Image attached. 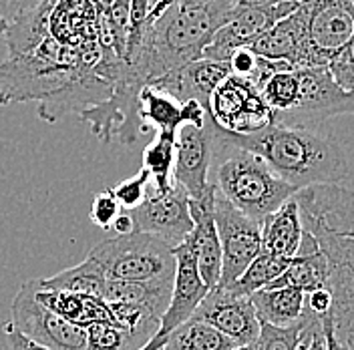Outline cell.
<instances>
[{
  "instance_id": "6da1fadb",
  "label": "cell",
  "mask_w": 354,
  "mask_h": 350,
  "mask_svg": "<svg viewBox=\"0 0 354 350\" xmlns=\"http://www.w3.org/2000/svg\"><path fill=\"white\" fill-rule=\"evenodd\" d=\"M236 4L234 0H171L165 8L151 12L143 44L131 63L123 65L119 81L141 91L199 61Z\"/></svg>"
},
{
  "instance_id": "7a4b0ae2",
  "label": "cell",
  "mask_w": 354,
  "mask_h": 350,
  "mask_svg": "<svg viewBox=\"0 0 354 350\" xmlns=\"http://www.w3.org/2000/svg\"><path fill=\"white\" fill-rule=\"evenodd\" d=\"M223 137L262 157L268 167L296 192L312 185H340L348 175V159L342 147L330 137L308 129H290L272 123L258 133L223 131Z\"/></svg>"
},
{
  "instance_id": "3957f363",
  "label": "cell",
  "mask_w": 354,
  "mask_h": 350,
  "mask_svg": "<svg viewBox=\"0 0 354 350\" xmlns=\"http://www.w3.org/2000/svg\"><path fill=\"white\" fill-rule=\"evenodd\" d=\"M209 183L243 216L262 223L296 194L274 174L262 157L230 143L216 125Z\"/></svg>"
},
{
  "instance_id": "277c9868",
  "label": "cell",
  "mask_w": 354,
  "mask_h": 350,
  "mask_svg": "<svg viewBox=\"0 0 354 350\" xmlns=\"http://www.w3.org/2000/svg\"><path fill=\"white\" fill-rule=\"evenodd\" d=\"M88 258L101 266L111 282H149L176 274L174 248L149 234L113 236L99 241Z\"/></svg>"
},
{
  "instance_id": "5b68a950",
  "label": "cell",
  "mask_w": 354,
  "mask_h": 350,
  "mask_svg": "<svg viewBox=\"0 0 354 350\" xmlns=\"http://www.w3.org/2000/svg\"><path fill=\"white\" fill-rule=\"evenodd\" d=\"M300 93L296 105L274 117V125L308 129L338 115H354V95L340 87L328 66L298 68Z\"/></svg>"
},
{
  "instance_id": "8992f818",
  "label": "cell",
  "mask_w": 354,
  "mask_h": 350,
  "mask_svg": "<svg viewBox=\"0 0 354 350\" xmlns=\"http://www.w3.org/2000/svg\"><path fill=\"white\" fill-rule=\"evenodd\" d=\"M214 221L221 246L220 288L234 284L262 252V225L214 190ZM216 286V288H218Z\"/></svg>"
},
{
  "instance_id": "52a82bcc",
  "label": "cell",
  "mask_w": 354,
  "mask_h": 350,
  "mask_svg": "<svg viewBox=\"0 0 354 350\" xmlns=\"http://www.w3.org/2000/svg\"><path fill=\"white\" fill-rule=\"evenodd\" d=\"M209 117L227 133L250 135L274 123V113L248 79L230 75L209 99Z\"/></svg>"
},
{
  "instance_id": "ba28073f",
  "label": "cell",
  "mask_w": 354,
  "mask_h": 350,
  "mask_svg": "<svg viewBox=\"0 0 354 350\" xmlns=\"http://www.w3.org/2000/svg\"><path fill=\"white\" fill-rule=\"evenodd\" d=\"M10 322L32 342L48 350H87V330L50 312L35 300L28 282L19 288L10 306Z\"/></svg>"
},
{
  "instance_id": "9c48e42d",
  "label": "cell",
  "mask_w": 354,
  "mask_h": 350,
  "mask_svg": "<svg viewBox=\"0 0 354 350\" xmlns=\"http://www.w3.org/2000/svg\"><path fill=\"white\" fill-rule=\"evenodd\" d=\"M298 6L296 4H242L238 2L234 10L230 12L225 24L214 35L212 43L203 50L201 59L227 63L230 57L243 46H252L256 39H260L266 30H270L276 22L286 19Z\"/></svg>"
},
{
  "instance_id": "30bf717a",
  "label": "cell",
  "mask_w": 354,
  "mask_h": 350,
  "mask_svg": "<svg viewBox=\"0 0 354 350\" xmlns=\"http://www.w3.org/2000/svg\"><path fill=\"white\" fill-rule=\"evenodd\" d=\"M214 131L216 123L212 117H207L203 127L181 125L177 129L174 183L194 201L205 199L214 194V185L209 183Z\"/></svg>"
},
{
  "instance_id": "8fae6325",
  "label": "cell",
  "mask_w": 354,
  "mask_h": 350,
  "mask_svg": "<svg viewBox=\"0 0 354 350\" xmlns=\"http://www.w3.org/2000/svg\"><path fill=\"white\" fill-rule=\"evenodd\" d=\"M308 4L306 41L312 66H328L354 39L353 0H312Z\"/></svg>"
},
{
  "instance_id": "7c38bea8",
  "label": "cell",
  "mask_w": 354,
  "mask_h": 350,
  "mask_svg": "<svg viewBox=\"0 0 354 350\" xmlns=\"http://www.w3.org/2000/svg\"><path fill=\"white\" fill-rule=\"evenodd\" d=\"M129 214L133 218V234H149L171 248L183 243L194 232L189 196L176 183L165 194H149Z\"/></svg>"
},
{
  "instance_id": "4fadbf2b",
  "label": "cell",
  "mask_w": 354,
  "mask_h": 350,
  "mask_svg": "<svg viewBox=\"0 0 354 350\" xmlns=\"http://www.w3.org/2000/svg\"><path fill=\"white\" fill-rule=\"evenodd\" d=\"M194 318L234 340L236 347L254 344L260 338V320L252 300L230 292L227 288L218 286L209 290L196 310Z\"/></svg>"
},
{
  "instance_id": "5bb4252c",
  "label": "cell",
  "mask_w": 354,
  "mask_h": 350,
  "mask_svg": "<svg viewBox=\"0 0 354 350\" xmlns=\"http://www.w3.org/2000/svg\"><path fill=\"white\" fill-rule=\"evenodd\" d=\"M306 21H308V4H300L292 15L276 22L248 48L266 61L286 63L294 68L312 66L308 41H306Z\"/></svg>"
},
{
  "instance_id": "9a60e30c",
  "label": "cell",
  "mask_w": 354,
  "mask_h": 350,
  "mask_svg": "<svg viewBox=\"0 0 354 350\" xmlns=\"http://www.w3.org/2000/svg\"><path fill=\"white\" fill-rule=\"evenodd\" d=\"M174 256H176V274H174V286H171V300L161 318V329H159V332L163 334H169L171 330H176L189 318H194L201 300L209 292V288L203 284L199 276L196 256H194L189 241L185 240L183 243L176 246Z\"/></svg>"
},
{
  "instance_id": "2e32d148",
  "label": "cell",
  "mask_w": 354,
  "mask_h": 350,
  "mask_svg": "<svg viewBox=\"0 0 354 350\" xmlns=\"http://www.w3.org/2000/svg\"><path fill=\"white\" fill-rule=\"evenodd\" d=\"M300 218L312 219L338 236L354 238V190L342 185H312L294 194Z\"/></svg>"
},
{
  "instance_id": "e0dca14e",
  "label": "cell",
  "mask_w": 354,
  "mask_h": 350,
  "mask_svg": "<svg viewBox=\"0 0 354 350\" xmlns=\"http://www.w3.org/2000/svg\"><path fill=\"white\" fill-rule=\"evenodd\" d=\"M232 75L227 63H218L209 59H199L176 73L151 83L153 87L169 93L179 103L198 101L205 111H209V99L214 91Z\"/></svg>"
},
{
  "instance_id": "ac0fdd59",
  "label": "cell",
  "mask_w": 354,
  "mask_h": 350,
  "mask_svg": "<svg viewBox=\"0 0 354 350\" xmlns=\"http://www.w3.org/2000/svg\"><path fill=\"white\" fill-rule=\"evenodd\" d=\"M189 214L194 219V232L187 241L194 250L203 284L214 290L220 284L221 276V246L214 221V194L199 201L189 199Z\"/></svg>"
},
{
  "instance_id": "d6986e66",
  "label": "cell",
  "mask_w": 354,
  "mask_h": 350,
  "mask_svg": "<svg viewBox=\"0 0 354 350\" xmlns=\"http://www.w3.org/2000/svg\"><path fill=\"white\" fill-rule=\"evenodd\" d=\"M260 225H262L264 254L284 260H292L294 256H298L304 236V225H302L296 197H290L286 203H282L276 212H272Z\"/></svg>"
},
{
  "instance_id": "ffe728a7",
  "label": "cell",
  "mask_w": 354,
  "mask_h": 350,
  "mask_svg": "<svg viewBox=\"0 0 354 350\" xmlns=\"http://www.w3.org/2000/svg\"><path fill=\"white\" fill-rule=\"evenodd\" d=\"M28 288L37 302H41L50 312L59 314L68 322L87 329L95 322H109V306L99 296L88 294H73V292H55V290H41L35 280H28Z\"/></svg>"
},
{
  "instance_id": "44dd1931",
  "label": "cell",
  "mask_w": 354,
  "mask_h": 350,
  "mask_svg": "<svg viewBox=\"0 0 354 350\" xmlns=\"http://www.w3.org/2000/svg\"><path fill=\"white\" fill-rule=\"evenodd\" d=\"M274 288H296L306 296L316 290L328 288V266L308 232L302 236L298 256L290 260V266L266 290Z\"/></svg>"
},
{
  "instance_id": "7402d4cb",
  "label": "cell",
  "mask_w": 354,
  "mask_h": 350,
  "mask_svg": "<svg viewBox=\"0 0 354 350\" xmlns=\"http://www.w3.org/2000/svg\"><path fill=\"white\" fill-rule=\"evenodd\" d=\"M137 123L139 133L155 129L163 135H177L181 127V103L169 93L145 85L137 97Z\"/></svg>"
},
{
  "instance_id": "603a6c76",
  "label": "cell",
  "mask_w": 354,
  "mask_h": 350,
  "mask_svg": "<svg viewBox=\"0 0 354 350\" xmlns=\"http://www.w3.org/2000/svg\"><path fill=\"white\" fill-rule=\"evenodd\" d=\"M256 308L258 320L264 324H272L278 329L294 326L302 320L306 294L296 288H274V290H260L250 296Z\"/></svg>"
},
{
  "instance_id": "cb8c5ba5",
  "label": "cell",
  "mask_w": 354,
  "mask_h": 350,
  "mask_svg": "<svg viewBox=\"0 0 354 350\" xmlns=\"http://www.w3.org/2000/svg\"><path fill=\"white\" fill-rule=\"evenodd\" d=\"M174 278H161L149 282H111L107 280L103 300L105 302H135L149 308L155 316L163 318L171 300Z\"/></svg>"
},
{
  "instance_id": "d4e9b609",
  "label": "cell",
  "mask_w": 354,
  "mask_h": 350,
  "mask_svg": "<svg viewBox=\"0 0 354 350\" xmlns=\"http://www.w3.org/2000/svg\"><path fill=\"white\" fill-rule=\"evenodd\" d=\"M37 288L41 290H55V292H73V294H88L103 298L107 278L101 270V266L93 258H85L81 264L61 270L55 276L48 278H37Z\"/></svg>"
},
{
  "instance_id": "484cf974",
  "label": "cell",
  "mask_w": 354,
  "mask_h": 350,
  "mask_svg": "<svg viewBox=\"0 0 354 350\" xmlns=\"http://www.w3.org/2000/svg\"><path fill=\"white\" fill-rule=\"evenodd\" d=\"M111 320L129 334L135 347H145L161 329V318L135 302H107Z\"/></svg>"
},
{
  "instance_id": "4316f807",
  "label": "cell",
  "mask_w": 354,
  "mask_h": 350,
  "mask_svg": "<svg viewBox=\"0 0 354 350\" xmlns=\"http://www.w3.org/2000/svg\"><path fill=\"white\" fill-rule=\"evenodd\" d=\"M236 349V342L212 329L209 324L189 318L181 326L167 334L163 350H230Z\"/></svg>"
},
{
  "instance_id": "83f0119b",
  "label": "cell",
  "mask_w": 354,
  "mask_h": 350,
  "mask_svg": "<svg viewBox=\"0 0 354 350\" xmlns=\"http://www.w3.org/2000/svg\"><path fill=\"white\" fill-rule=\"evenodd\" d=\"M176 163V135L157 133L143 151V169H147L155 183V194H165L174 187Z\"/></svg>"
},
{
  "instance_id": "f1b7e54d",
  "label": "cell",
  "mask_w": 354,
  "mask_h": 350,
  "mask_svg": "<svg viewBox=\"0 0 354 350\" xmlns=\"http://www.w3.org/2000/svg\"><path fill=\"white\" fill-rule=\"evenodd\" d=\"M288 266H290V260L276 258V256H270V254L260 252L258 258L245 268V272H243L242 276L234 284L225 286V288L230 292L238 294V296L250 298L252 294H256L260 290H266L286 270Z\"/></svg>"
},
{
  "instance_id": "f546056e",
  "label": "cell",
  "mask_w": 354,
  "mask_h": 350,
  "mask_svg": "<svg viewBox=\"0 0 354 350\" xmlns=\"http://www.w3.org/2000/svg\"><path fill=\"white\" fill-rule=\"evenodd\" d=\"M87 350H137L129 334L113 320L95 322L87 329Z\"/></svg>"
},
{
  "instance_id": "4dcf8cb0",
  "label": "cell",
  "mask_w": 354,
  "mask_h": 350,
  "mask_svg": "<svg viewBox=\"0 0 354 350\" xmlns=\"http://www.w3.org/2000/svg\"><path fill=\"white\" fill-rule=\"evenodd\" d=\"M149 181H151V175L147 169H139V174H135L129 179H123L119 181L117 185H113V194L117 197L119 205L127 212L135 210L137 205H141L145 201V197L149 196Z\"/></svg>"
},
{
  "instance_id": "1f68e13d",
  "label": "cell",
  "mask_w": 354,
  "mask_h": 350,
  "mask_svg": "<svg viewBox=\"0 0 354 350\" xmlns=\"http://www.w3.org/2000/svg\"><path fill=\"white\" fill-rule=\"evenodd\" d=\"M302 329H304V320L288 329H278L260 322V338H258L260 350H298Z\"/></svg>"
},
{
  "instance_id": "d6a6232c",
  "label": "cell",
  "mask_w": 354,
  "mask_h": 350,
  "mask_svg": "<svg viewBox=\"0 0 354 350\" xmlns=\"http://www.w3.org/2000/svg\"><path fill=\"white\" fill-rule=\"evenodd\" d=\"M330 314L336 338L346 350H354V296L332 300Z\"/></svg>"
},
{
  "instance_id": "836d02e7",
  "label": "cell",
  "mask_w": 354,
  "mask_h": 350,
  "mask_svg": "<svg viewBox=\"0 0 354 350\" xmlns=\"http://www.w3.org/2000/svg\"><path fill=\"white\" fill-rule=\"evenodd\" d=\"M121 205L117 201V197L113 194V187H107L99 194H95L93 203H91V221L101 228V230H111L113 221L121 214Z\"/></svg>"
},
{
  "instance_id": "e575fe53",
  "label": "cell",
  "mask_w": 354,
  "mask_h": 350,
  "mask_svg": "<svg viewBox=\"0 0 354 350\" xmlns=\"http://www.w3.org/2000/svg\"><path fill=\"white\" fill-rule=\"evenodd\" d=\"M328 71L340 87L354 95V39L334 57Z\"/></svg>"
},
{
  "instance_id": "d590c367",
  "label": "cell",
  "mask_w": 354,
  "mask_h": 350,
  "mask_svg": "<svg viewBox=\"0 0 354 350\" xmlns=\"http://www.w3.org/2000/svg\"><path fill=\"white\" fill-rule=\"evenodd\" d=\"M304 329H302V338L298 350H326V340H324V330H322V322L318 316L310 314L306 306H304Z\"/></svg>"
},
{
  "instance_id": "8d00e7d4",
  "label": "cell",
  "mask_w": 354,
  "mask_h": 350,
  "mask_svg": "<svg viewBox=\"0 0 354 350\" xmlns=\"http://www.w3.org/2000/svg\"><path fill=\"white\" fill-rule=\"evenodd\" d=\"M0 350H48L26 338L10 320L0 322Z\"/></svg>"
},
{
  "instance_id": "74e56055",
  "label": "cell",
  "mask_w": 354,
  "mask_h": 350,
  "mask_svg": "<svg viewBox=\"0 0 354 350\" xmlns=\"http://www.w3.org/2000/svg\"><path fill=\"white\" fill-rule=\"evenodd\" d=\"M256 63H258V57H256L248 46L238 48V50L230 57V61H227L232 75H236V77H243V79H250V77L254 75V71H256Z\"/></svg>"
},
{
  "instance_id": "f35d334b",
  "label": "cell",
  "mask_w": 354,
  "mask_h": 350,
  "mask_svg": "<svg viewBox=\"0 0 354 350\" xmlns=\"http://www.w3.org/2000/svg\"><path fill=\"white\" fill-rule=\"evenodd\" d=\"M43 0H0V17L8 24L32 12Z\"/></svg>"
},
{
  "instance_id": "ab89813d",
  "label": "cell",
  "mask_w": 354,
  "mask_h": 350,
  "mask_svg": "<svg viewBox=\"0 0 354 350\" xmlns=\"http://www.w3.org/2000/svg\"><path fill=\"white\" fill-rule=\"evenodd\" d=\"M332 308V294L328 288H324V290H316V292H312L306 296V310H308L310 314H314V316H324V314H328Z\"/></svg>"
},
{
  "instance_id": "60d3db41",
  "label": "cell",
  "mask_w": 354,
  "mask_h": 350,
  "mask_svg": "<svg viewBox=\"0 0 354 350\" xmlns=\"http://www.w3.org/2000/svg\"><path fill=\"white\" fill-rule=\"evenodd\" d=\"M320 322H322V330H324V340H326V350H346L344 344L336 338V332H334V322H332V314H324L320 316Z\"/></svg>"
},
{
  "instance_id": "b9f144b4",
  "label": "cell",
  "mask_w": 354,
  "mask_h": 350,
  "mask_svg": "<svg viewBox=\"0 0 354 350\" xmlns=\"http://www.w3.org/2000/svg\"><path fill=\"white\" fill-rule=\"evenodd\" d=\"M111 230L115 232V236H127L133 234V218L127 210H121V214L117 216V219L113 221Z\"/></svg>"
},
{
  "instance_id": "7bdbcfd3",
  "label": "cell",
  "mask_w": 354,
  "mask_h": 350,
  "mask_svg": "<svg viewBox=\"0 0 354 350\" xmlns=\"http://www.w3.org/2000/svg\"><path fill=\"white\" fill-rule=\"evenodd\" d=\"M165 342H167V334H163V332H157L153 338L145 344V347H141V349L137 350H161L165 347Z\"/></svg>"
},
{
  "instance_id": "ee69618b",
  "label": "cell",
  "mask_w": 354,
  "mask_h": 350,
  "mask_svg": "<svg viewBox=\"0 0 354 350\" xmlns=\"http://www.w3.org/2000/svg\"><path fill=\"white\" fill-rule=\"evenodd\" d=\"M91 2V6L95 8V12L97 15H103V12H107L111 8V4L115 2V0H88Z\"/></svg>"
},
{
  "instance_id": "f6af8a7d",
  "label": "cell",
  "mask_w": 354,
  "mask_h": 350,
  "mask_svg": "<svg viewBox=\"0 0 354 350\" xmlns=\"http://www.w3.org/2000/svg\"><path fill=\"white\" fill-rule=\"evenodd\" d=\"M268 4H280V2H286V4H296V6H300V4H306V2H312V0H266Z\"/></svg>"
},
{
  "instance_id": "bcb514c9",
  "label": "cell",
  "mask_w": 354,
  "mask_h": 350,
  "mask_svg": "<svg viewBox=\"0 0 354 350\" xmlns=\"http://www.w3.org/2000/svg\"><path fill=\"white\" fill-rule=\"evenodd\" d=\"M6 33H8V22L0 17V37H6Z\"/></svg>"
},
{
  "instance_id": "7dc6e473",
  "label": "cell",
  "mask_w": 354,
  "mask_h": 350,
  "mask_svg": "<svg viewBox=\"0 0 354 350\" xmlns=\"http://www.w3.org/2000/svg\"><path fill=\"white\" fill-rule=\"evenodd\" d=\"M230 350H260V344H258V342H254V344H248V347H236V349H230Z\"/></svg>"
},
{
  "instance_id": "c3c4849f",
  "label": "cell",
  "mask_w": 354,
  "mask_h": 350,
  "mask_svg": "<svg viewBox=\"0 0 354 350\" xmlns=\"http://www.w3.org/2000/svg\"><path fill=\"white\" fill-rule=\"evenodd\" d=\"M163 2H171V0H149V6L153 8L157 4H163Z\"/></svg>"
},
{
  "instance_id": "681fc988",
  "label": "cell",
  "mask_w": 354,
  "mask_h": 350,
  "mask_svg": "<svg viewBox=\"0 0 354 350\" xmlns=\"http://www.w3.org/2000/svg\"><path fill=\"white\" fill-rule=\"evenodd\" d=\"M242 4H258V2H266V0H240Z\"/></svg>"
},
{
  "instance_id": "f907efd6",
  "label": "cell",
  "mask_w": 354,
  "mask_h": 350,
  "mask_svg": "<svg viewBox=\"0 0 354 350\" xmlns=\"http://www.w3.org/2000/svg\"><path fill=\"white\" fill-rule=\"evenodd\" d=\"M198 2H218V0H198ZM234 2H240V0H234Z\"/></svg>"
},
{
  "instance_id": "816d5d0a",
  "label": "cell",
  "mask_w": 354,
  "mask_h": 350,
  "mask_svg": "<svg viewBox=\"0 0 354 350\" xmlns=\"http://www.w3.org/2000/svg\"><path fill=\"white\" fill-rule=\"evenodd\" d=\"M161 350H163V349H161Z\"/></svg>"
}]
</instances>
